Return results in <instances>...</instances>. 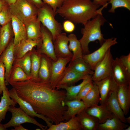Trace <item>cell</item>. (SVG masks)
<instances>
[{
    "label": "cell",
    "mask_w": 130,
    "mask_h": 130,
    "mask_svg": "<svg viewBox=\"0 0 130 130\" xmlns=\"http://www.w3.org/2000/svg\"><path fill=\"white\" fill-rule=\"evenodd\" d=\"M111 76L118 85H130V74L124 66L119 58L114 59Z\"/></svg>",
    "instance_id": "7c38bea8"
},
{
    "label": "cell",
    "mask_w": 130,
    "mask_h": 130,
    "mask_svg": "<svg viewBox=\"0 0 130 130\" xmlns=\"http://www.w3.org/2000/svg\"><path fill=\"white\" fill-rule=\"evenodd\" d=\"M65 105L67 107V110L63 115V121H68L73 117L79 113L86 108L82 100L75 99L65 101Z\"/></svg>",
    "instance_id": "d6986e66"
},
{
    "label": "cell",
    "mask_w": 130,
    "mask_h": 130,
    "mask_svg": "<svg viewBox=\"0 0 130 130\" xmlns=\"http://www.w3.org/2000/svg\"><path fill=\"white\" fill-rule=\"evenodd\" d=\"M62 26L63 30L68 33L73 32L75 29L74 23L68 20H66L64 22Z\"/></svg>",
    "instance_id": "7bdbcfd3"
},
{
    "label": "cell",
    "mask_w": 130,
    "mask_h": 130,
    "mask_svg": "<svg viewBox=\"0 0 130 130\" xmlns=\"http://www.w3.org/2000/svg\"><path fill=\"white\" fill-rule=\"evenodd\" d=\"M109 3L111 5L108 11L109 13H115L116 9L119 7H124L130 10V1L128 0H110Z\"/></svg>",
    "instance_id": "8d00e7d4"
},
{
    "label": "cell",
    "mask_w": 130,
    "mask_h": 130,
    "mask_svg": "<svg viewBox=\"0 0 130 130\" xmlns=\"http://www.w3.org/2000/svg\"><path fill=\"white\" fill-rule=\"evenodd\" d=\"M44 4L50 6L55 13L57 9L61 5L63 0H42Z\"/></svg>",
    "instance_id": "60d3db41"
},
{
    "label": "cell",
    "mask_w": 130,
    "mask_h": 130,
    "mask_svg": "<svg viewBox=\"0 0 130 130\" xmlns=\"http://www.w3.org/2000/svg\"><path fill=\"white\" fill-rule=\"evenodd\" d=\"M56 15L52 9L48 5L44 4L38 9L37 18L42 24L51 33L53 41L57 36L62 32V25L55 19Z\"/></svg>",
    "instance_id": "277c9868"
},
{
    "label": "cell",
    "mask_w": 130,
    "mask_h": 130,
    "mask_svg": "<svg viewBox=\"0 0 130 130\" xmlns=\"http://www.w3.org/2000/svg\"><path fill=\"white\" fill-rule=\"evenodd\" d=\"M47 130H82L79 120L75 116L65 122H60L57 124H52Z\"/></svg>",
    "instance_id": "f1b7e54d"
},
{
    "label": "cell",
    "mask_w": 130,
    "mask_h": 130,
    "mask_svg": "<svg viewBox=\"0 0 130 130\" xmlns=\"http://www.w3.org/2000/svg\"><path fill=\"white\" fill-rule=\"evenodd\" d=\"M41 30L42 43L37 47V52L40 54H46L53 61L57 59L54 50L52 36L49 31L41 24Z\"/></svg>",
    "instance_id": "30bf717a"
},
{
    "label": "cell",
    "mask_w": 130,
    "mask_h": 130,
    "mask_svg": "<svg viewBox=\"0 0 130 130\" xmlns=\"http://www.w3.org/2000/svg\"><path fill=\"white\" fill-rule=\"evenodd\" d=\"M85 110L88 114L97 118L99 124L104 123L107 119L112 118L113 116L105 103L100 105H93L86 108Z\"/></svg>",
    "instance_id": "e0dca14e"
},
{
    "label": "cell",
    "mask_w": 130,
    "mask_h": 130,
    "mask_svg": "<svg viewBox=\"0 0 130 130\" xmlns=\"http://www.w3.org/2000/svg\"><path fill=\"white\" fill-rule=\"evenodd\" d=\"M6 5L9 6L14 3L17 0H2Z\"/></svg>",
    "instance_id": "bcb514c9"
},
{
    "label": "cell",
    "mask_w": 130,
    "mask_h": 130,
    "mask_svg": "<svg viewBox=\"0 0 130 130\" xmlns=\"http://www.w3.org/2000/svg\"><path fill=\"white\" fill-rule=\"evenodd\" d=\"M119 58L124 66L130 74V53L127 55H122Z\"/></svg>",
    "instance_id": "b9f144b4"
},
{
    "label": "cell",
    "mask_w": 130,
    "mask_h": 130,
    "mask_svg": "<svg viewBox=\"0 0 130 130\" xmlns=\"http://www.w3.org/2000/svg\"><path fill=\"white\" fill-rule=\"evenodd\" d=\"M100 99V95L98 88L94 82L91 89L82 100L87 108L94 105H98Z\"/></svg>",
    "instance_id": "836d02e7"
},
{
    "label": "cell",
    "mask_w": 130,
    "mask_h": 130,
    "mask_svg": "<svg viewBox=\"0 0 130 130\" xmlns=\"http://www.w3.org/2000/svg\"><path fill=\"white\" fill-rule=\"evenodd\" d=\"M82 130H97L99 124L98 119L88 114L84 110L77 115Z\"/></svg>",
    "instance_id": "7402d4cb"
},
{
    "label": "cell",
    "mask_w": 130,
    "mask_h": 130,
    "mask_svg": "<svg viewBox=\"0 0 130 130\" xmlns=\"http://www.w3.org/2000/svg\"><path fill=\"white\" fill-rule=\"evenodd\" d=\"M0 102V122L4 120L6 112L11 105L15 106L17 103L10 97L9 91L6 87L2 92Z\"/></svg>",
    "instance_id": "4dcf8cb0"
},
{
    "label": "cell",
    "mask_w": 130,
    "mask_h": 130,
    "mask_svg": "<svg viewBox=\"0 0 130 130\" xmlns=\"http://www.w3.org/2000/svg\"><path fill=\"white\" fill-rule=\"evenodd\" d=\"M94 82L98 88L100 95L99 103L100 104L105 103L111 92L118 86L111 76Z\"/></svg>",
    "instance_id": "9a60e30c"
},
{
    "label": "cell",
    "mask_w": 130,
    "mask_h": 130,
    "mask_svg": "<svg viewBox=\"0 0 130 130\" xmlns=\"http://www.w3.org/2000/svg\"><path fill=\"white\" fill-rule=\"evenodd\" d=\"M25 24L27 39L35 40L42 38L41 23L37 17L26 22Z\"/></svg>",
    "instance_id": "cb8c5ba5"
},
{
    "label": "cell",
    "mask_w": 130,
    "mask_h": 130,
    "mask_svg": "<svg viewBox=\"0 0 130 130\" xmlns=\"http://www.w3.org/2000/svg\"><path fill=\"white\" fill-rule=\"evenodd\" d=\"M129 0V1H130V0Z\"/></svg>",
    "instance_id": "11a10c76"
},
{
    "label": "cell",
    "mask_w": 130,
    "mask_h": 130,
    "mask_svg": "<svg viewBox=\"0 0 130 130\" xmlns=\"http://www.w3.org/2000/svg\"><path fill=\"white\" fill-rule=\"evenodd\" d=\"M31 51L27 52L22 57L14 60L13 65L21 68L28 76L31 78Z\"/></svg>",
    "instance_id": "d590c367"
},
{
    "label": "cell",
    "mask_w": 130,
    "mask_h": 130,
    "mask_svg": "<svg viewBox=\"0 0 130 130\" xmlns=\"http://www.w3.org/2000/svg\"><path fill=\"white\" fill-rule=\"evenodd\" d=\"M107 6L98 9L100 6L91 0H65L57 9L55 14L74 24L84 25L102 13L103 10Z\"/></svg>",
    "instance_id": "7a4b0ae2"
},
{
    "label": "cell",
    "mask_w": 130,
    "mask_h": 130,
    "mask_svg": "<svg viewBox=\"0 0 130 130\" xmlns=\"http://www.w3.org/2000/svg\"><path fill=\"white\" fill-rule=\"evenodd\" d=\"M6 5L2 0H0V12L6 6Z\"/></svg>",
    "instance_id": "c3c4849f"
},
{
    "label": "cell",
    "mask_w": 130,
    "mask_h": 130,
    "mask_svg": "<svg viewBox=\"0 0 130 130\" xmlns=\"http://www.w3.org/2000/svg\"><path fill=\"white\" fill-rule=\"evenodd\" d=\"M12 105L9 107L8 111L12 114L10 120L4 125L6 128L21 125L26 123H31L40 127L42 130H46L47 126H45L38 122L33 117L26 113L20 107L16 108Z\"/></svg>",
    "instance_id": "8992f818"
},
{
    "label": "cell",
    "mask_w": 130,
    "mask_h": 130,
    "mask_svg": "<svg viewBox=\"0 0 130 130\" xmlns=\"http://www.w3.org/2000/svg\"></svg>",
    "instance_id": "6f0895ef"
},
{
    "label": "cell",
    "mask_w": 130,
    "mask_h": 130,
    "mask_svg": "<svg viewBox=\"0 0 130 130\" xmlns=\"http://www.w3.org/2000/svg\"><path fill=\"white\" fill-rule=\"evenodd\" d=\"M54 52L57 58H70L73 54L68 46L69 39L66 33L62 32L58 35L53 41Z\"/></svg>",
    "instance_id": "5bb4252c"
},
{
    "label": "cell",
    "mask_w": 130,
    "mask_h": 130,
    "mask_svg": "<svg viewBox=\"0 0 130 130\" xmlns=\"http://www.w3.org/2000/svg\"><path fill=\"white\" fill-rule=\"evenodd\" d=\"M31 77L27 75L20 67L13 65L9 80L10 84L17 82H22L30 80Z\"/></svg>",
    "instance_id": "e575fe53"
},
{
    "label": "cell",
    "mask_w": 130,
    "mask_h": 130,
    "mask_svg": "<svg viewBox=\"0 0 130 130\" xmlns=\"http://www.w3.org/2000/svg\"><path fill=\"white\" fill-rule=\"evenodd\" d=\"M94 84V82L92 81L85 85L81 88L75 99L82 100L91 89Z\"/></svg>",
    "instance_id": "f35d334b"
},
{
    "label": "cell",
    "mask_w": 130,
    "mask_h": 130,
    "mask_svg": "<svg viewBox=\"0 0 130 130\" xmlns=\"http://www.w3.org/2000/svg\"><path fill=\"white\" fill-rule=\"evenodd\" d=\"M36 130H41V129H40L38 128V129H36Z\"/></svg>",
    "instance_id": "f5cc1de1"
},
{
    "label": "cell",
    "mask_w": 130,
    "mask_h": 130,
    "mask_svg": "<svg viewBox=\"0 0 130 130\" xmlns=\"http://www.w3.org/2000/svg\"><path fill=\"white\" fill-rule=\"evenodd\" d=\"M117 43L116 38H112L105 39L98 49L91 53L83 54V59L90 65L94 71L97 64L104 57L111 47Z\"/></svg>",
    "instance_id": "ba28073f"
},
{
    "label": "cell",
    "mask_w": 130,
    "mask_h": 130,
    "mask_svg": "<svg viewBox=\"0 0 130 130\" xmlns=\"http://www.w3.org/2000/svg\"><path fill=\"white\" fill-rule=\"evenodd\" d=\"M5 68L3 63L0 61V95L6 87L5 80Z\"/></svg>",
    "instance_id": "ab89813d"
},
{
    "label": "cell",
    "mask_w": 130,
    "mask_h": 130,
    "mask_svg": "<svg viewBox=\"0 0 130 130\" xmlns=\"http://www.w3.org/2000/svg\"><path fill=\"white\" fill-rule=\"evenodd\" d=\"M87 75L77 72L66 68L65 74L58 83L56 88L61 86L73 85L77 82L83 79Z\"/></svg>",
    "instance_id": "4316f807"
},
{
    "label": "cell",
    "mask_w": 130,
    "mask_h": 130,
    "mask_svg": "<svg viewBox=\"0 0 130 130\" xmlns=\"http://www.w3.org/2000/svg\"><path fill=\"white\" fill-rule=\"evenodd\" d=\"M106 21L101 13L83 25L81 30L82 36L79 40L83 54L90 53L88 45L90 42L98 40L101 45L104 42L105 39L102 33L101 27Z\"/></svg>",
    "instance_id": "3957f363"
},
{
    "label": "cell",
    "mask_w": 130,
    "mask_h": 130,
    "mask_svg": "<svg viewBox=\"0 0 130 130\" xmlns=\"http://www.w3.org/2000/svg\"><path fill=\"white\" fill-rule=\"evenodd\" d=\"M41 56V54L38 52L34 47L32 49L31 55V80L35 82L39 81L38 73L40 65Z\"/></svg>",
    "instance_id": "1f68e13d"
},
{
    "label": "cell",
    "mask_w": 130,
    "mask_h": 130,
    "mask_svg": "<svg viewBox=\"0 0 130 130\" xmlns=\"http://www.w3.org/2000/svg\"><path fill=\"white\" fill-rule=\"evenodd\" d=\"M125 120L126 123H127L129 124H130V116L126 117Z\"/></svg>",
    "instance_id": "f907efd6"
},
{
    "label": "cell",
    "mask_w": 130,
    "mask_h": 130,
    "mask_svg": "<svg viewBox=\"0 0 130 130\" xmlns=\"http://www.w3.org/2000/svg\"><path fill=\"white\" fill-rule=\"evenodd\" d=\"M129 125L122 122L113 115V117L102 124H99L98 130H124Z\"/></svg>",
    "instance_id": "f546056e"
},
{
    "label": "cell",
    "mask_w": 130,
    "mask_h": 130,
    "mask_svg": "<svg viewBox=\"0 0 130 130\" xmlns=\"http://www.w3.org/2000/svg\"><path fill=\"white\" fill-rule=\"evenodd\" d=\"M11 21L0 28V56L13 38Z\"/></svg>",
    "instance_id": "d4e9b609"
},
{
    "label": "cell",
    "mask_w": 130,
    "mask_h": 130,
    "mask_svg": "<svg viewBox=\"0 0 130 130\" xmlns=\"http://www.w3.org/2000/svg\"><path fill=\"white\" fill-rule=\"evenodd\" d=\"M56 61L52 60L50 83L52 88L56 89L59 82L61 80L66 72V65L70 62V58H57Z\"/></svg>",
    "instance_id": "9c48e42d"
},
{
    "label": "cell",
    "mask_w": 130,
    "mask_h": 130,
    "mask_svg": "<svg viewBox=\"0 0 130 130\" xmlns=\"http://www.w3.org/2000/svg\"><path fill=\"white\" fill-rule=\"evenodd\" d=\"M6 129L4 124H1L0 122V130H6Z\"/></svg>",
    "instance_id": "681fc988"
},
{
    "label": "cell",
    "mask_w": 130,
    "mask_h": 130,
    "mask_svg": "<svg viewBox=\"0 0 130 130\" xmlns=\"http://www.w3.org/2000/svg\"><path fill=\"white\" fill-rule=\"evenodd\" d=\"M12 15L9 6H6L2 9L0 12V25L1 26L11 21Z\"/></svg>",
    "instance_id": "74e56055"
},
{
    "label": "cell",
    "mask_w": 130,
    "mask_h": 130,
    "mask_svg": "<svg viewBox=\"0 0 130 130\" xmlns=\"http://www.w3.org/2000/svg\"><path fill=\"white\" fill-rule=\"evenodd\" d=\"M38 8L41 7L44 4L42 0H26Z\"/></svg>",
    "instance_id": "ee69618b"
},
{
    "label": "cell",
    "mask_w": 130,
    "mask_h": 130,
    "mask_svg": "<svg viewBox=\"0 0 130 130\" xmlns=\"http://www.w3.org/2000/svg\"><path fill=\"white\" fill-rule=\"evenodd\" d=\"M14 38L0 56V61L4 64L5 68V80L6 85H8L11 71L15 60L14 53Z\"/></svg>",
    "instance_id": "4fadbf2b"
},
{
    "label": "cell",
    "mask_w": 130,
    "mask_h": 130,
    "mask_svg": "<svg viewBox=\"0 0 130 130\" xmlns=\"http://www.w3.org/2000/svg\"><path fill=\"white\" fill-rule=\"evenodd\" d=\"M69 39V47L73 53V56L71 60H74L82 58L83 55L80 43L76 35L71 33L68 36Z\"/></svg>",
    "instance_id": "d6a6232c"
},
{
    "label": "cell",
    "mask_w": 130,
    "mask_h": 130,
    "mask_svg": "<svg viewBox=\"0 0 130 130\" xmlns=\"http://www.w3.org/2000/svg\"><path fill=\"white\" fill-rule=\"evenodd\" d=\"M42 38L34 40L27 39H23L14 45V53L15 59L20 58L36 46L39 47L42 43Z\"/></svg>",
    "instance_id": "2e32d148"
},
{
    "label": "cell",
    "mask_w": 130,
    "mask_h": 130,
    "mask_svg": "<svg viewBox=\"0 0 130 130\" xmlns=\"http://www.w3.org/2000/svg\"><path fill=\"white\" fill-rule=\"evenodd\" d=\"M41 54V64L38 73L39 81L50 83L52 60L46 54Z\"/></svg>",
    "instance_id": "44dd1931"
},
{
    "label": "cell",
    "mask_w": 130,
    "mask_h": 130,
    "mask_svg": "<svg viewBox=\"0 0 130 130\" xmlns=\"http://www.w3.org/2000/svg\"><path fill=\"white\" fill-rule=\"evenodd\" d=\"M14 127V129H12L13 130H28V129H27L23 127L21 125H20Z\"/></svg>",
    "instance_id": "7dc6e473"
},
{
    "label": "cell",
    "mask_w": 130,
    "mask_h": 130,
    "mask_svg": "<svg viewBox=\"0 0 130 130\" xmlns=\"http://www.w3.org/2000/svg\"><path fill=\"white\" fill-rule=\"evenodd\" d=\"M117 95L120 107L126 115L130 107V85H118Z\"/></svg>",
    "instance_id": "ac0fdd59"
},
{
    "label": "cell",
    "mask_w": 130,
    "mask_h": 130,
    "mask_svg": "<svg viewBox=\"0 0 130 130\" xmlns=\"http://www.w3.org/2000/svg\"><path fill=\"white\" fill-rule=\"evenodd\" d=\"M117 87L111 93L105 104L109 110L122 122L126 123L124 113L120 107L117 98Z\"/></svg>",
    "instance_id": "ffe728a7"
},
{
    "label": "cell",
    "mask_w": 130,
    "mask_h": 130,
    "mask_svg": "<svg viewBox=\"0 0 130 130\" xmlns=\"http://www.w3.org/2000/svg\"><path fill=\"white\" fill-rule=\"evenodd\" d=\"M114 60L110 48L95 67L94 74L92 76V80L93 82H97L111 76Z\"/></svg>",
    "instance_id": "52a82bcc"
},
{
    "label": "cell",
    "mask_w": 130,
    "mask_h": 130,
    "mask_svg": "<svg viewBox=\"0 0 130 130\" xmlns=\"http://www.w3.org/2000/svg\"><path fill=\"white\" fill-rule=\"evenodd\" d=\"M92 75L88 74L83 79L82 82L79 84L76 85L70 86H61L58 87L56 89H65L66 91V100H71L75 99L80 90L87 83L92 81Z\"/></svg>",
    "instance_id": "484cf974"
},
{
    "label": "cell",
    "mask_w": 130,
    "mask_h": 130,
    "mask_svg": "<svg viewBox=\"0 0 130 130\" xmlns=\"http://www.w3.org/2000/svg\"><path fill=\"white\" fill-rule=\"evenodd\" d=\"M1 26H0V28H1Z\"/></svg>",
    "instance_id": "db71d44e"
},
{
    "label": "cell",
    "mask_w": 130,
    "mask_h": 130,
    "mask_svg": "<svg viewBox=\"0 0 130 130\" xmlns=\"http://www.w3.org/2000/svg\"><path fill=\"white\" fill-rule=\"evenodd\" d=\"M124 130H130V126H129L125 128Z\"/></svg>",
    "instance_id": "816d5d0a"
},
{
    "label": "cell",
    "mask_w": 130,
    "mask_h": 130,
    "mask_svg": "<svg viewBox=\"0 0 130 130\" xmlns=\"http://www.w3.org/2000/svg\"><path fill=\"white\" fill-rule=\"evenodd\" d=\"M10 84L18 96L29 103L35 111L57 124L63 121L65 112L66 91L52 89L49 82L30 80Z\"/></svg>",
    "instance_id": "6da1fadb"
},
{
    "label": "cell",
    "mask_w": 130,
    "mask_h": 130,
    "mask_svg": "<svg viewBox=\"0 0 130 130\" xmlns=\"http://www.w3.org/2000/svg\"><path fill=\"white\" fill-rule=\"evenodd\" d=\"M66 68L77 72L86 74L92 75L94 73L89 65L82 58L71 60Z\"/></svg>",
    "instance_id": "83f0119b"
},
{
    "label": "cell",
    "mask_w": 130,
    "mask_h": 130,
    "mask_svg": "<svg viewBox=\"0 0 130 130\" xmlns=\"http://www.w3.org/2000/svg\"><path fill=\"white\" fill-rule=\"evenodd\" d=\"M9 7L12 14L24 24L37 17L38 8L26 0H17Z\"/></svg>",
    "instance_id": "5b68a950"
},
{
    "label": "cell",
    "mask_w": 130,
    "mask_h": 130,
    "mask_svg": "<svg viewBox=\"0 0 130 130\" xmlns=\"http://www.w3.org/2000/svg\"><path fill=\"white\" fill-rule=\"evenodd\" d=\"M64 1L65 0H63Z\"/></svg>",
    "instance_id": "9f6ffc18"
},
{
    "label": "cell",
    "mask_w": 130,
    "mask_h": 130,
    "mask_svg": "<svg viewBox=\"0 0 130 130\" xmlns=\"http://www.w3.org/2000/svg\"><path fill=\"white\" fill-rule=\"evenodd\" d=\"M9 92L11 98L18 104L20 107L27 114L33 117H37L42 119L49 127L53 123L50 119L42 114L36 113L29 103L20 97L14 88L13 87L9 90Z\"/></svg>",
    "instance_id": "8fae6325"
},
{
    "label": "cell",
    "mask_w": 130,
    "mask_h": 130,
    "mask_svg": "<svg viewBox=\"0 0 130 130\" xmlns=\"http://www.w3.org/2000/svg\"><path fill=\"white\" fill-rule=\"evenodd\" d=\"M110 0H93V2L96 4L104 6L108 5Z\"/></svg>",
    "instance_id": "f6af8a7d"
},
{
    "label": "cell",
    "mask_w": 130,
    "mask_h": 130,
    "mask_svg": "<svg viewBox=\"0 0 130 130\" xmlns=\"http://www.w3.org/2000/svg\"><path fill=\"white\" fill-rule=\"evenodd\" d=\"M11 22L14 34V45L23 39H27L26 28L25 24L13 15Z\"/></svg>",
    "instance_id": "603a6c76"
}]
</instances>
